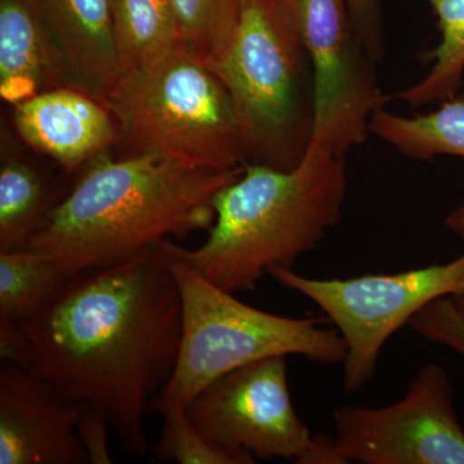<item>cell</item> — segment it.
<instances>
[{
    "label": "cell",
    "mask_w": 464,
    "mask_h": 464,
    "mask_svg": "<svg viewBox=\"0 0 464 464\" xmlns=\"http://www.w3.org/2000/svg\"><path fill=\"white\" fill-rule=\"evenodd\" d=\"M179 45L209 65L230 43L239 24L243 0H170Z\"/></svg>",
    "instance_id": "obj_20"
},
{
    "label": "cell",
    "mask_w": 464,
    "mask_h": 464,
    "mask_svg": "<svg viewBox=\"0 0 464 464\" xmlns=\"http://www.w3.org/2000/svg\"><path fill=\"white\" fill-rule=\"evenodd\" d=\"M408 326L424 340L447 347L464 359V314L453 297L431 302Z\"/></svg>",
    "instance_id": "obj_22"
},
{
    "label": "cell",
    "mask_w": 464,
    "mask_h": 464,
    "mask_svg": "<svg viewBox=\"0 0 464 464\" xmlns=\"http://www.w3.org/2000/svg\"><path fill=\"white\" fill-rule=\"evenodd\" d=\"M310 58L315 121L310 148L347 157L364 145L372 116L389 102L344 0H283Z\"/></svg>",
    "instance_id": "obj_8"
},
{
    "label": "cell",
    "mask_w": 464,
    "mask_h": 464,
    "mask_svg": "<svg viewBox=\"0 0 464 464\" xmlns=\"http://www.w3.org/2000/svg\"><path fill=\"white\" fill-rule=\"evenodd\" d=\"M371 134L414 160H464V94L442 101L424 114L409 116L380 109L372 116Z\"/></svg>",
    "instance_id": "obj_16"
},
{
    "label": "cell",
    "mask_w": 464,
    "mask_h": 464,
    "mask_svg": "<svg viewBox=\"0 0 464 464\" xmlns=\"http://www.w3.org/2000/svg\"><path fill=\"white\" fill-rule=\"evenodd\" d=\"M108 420L93 406L81 405L76 431L83 445L90 464H111L112 457L109 449Z\"/></svg>",
    "instance_id": "obj_24"
},
{
    "label": "cell",
    "mask_w": 464,
    "mask_h": 464,
    "mask_svg": "<svg viewBox=\"0 0 464 464\" xmlns=\"http://www.w3.org/2000/svg\"><path fill=\"white\" fill-rule=\"evenodd\" d=\"M65 195L32 159L3 150L0 164V252L26 248Z\"/></svg>",
    "instance_id": "obj_15"
},
{
    "label": "cell",
    "mask_w": 464,
    "mask_h": 464,
    "mask_svg": "<svg viewBox=\"0 0 464 464\" xmlns=\"http://www.w3.org/2000/svg\"><path fill=\"white\" fill-rule=\"evenodd\" d=\"M152 411L163 417L160 436L150 453L160 462L179 464H253L252 458L217 447L194 426L181 406L155 399Z\"/></svg>",
    "instance_id": "obj_21"
},
{
    "label": "cell",
    "mask_w": 464,
    "mask_h": 464,
    "mask_svg": "<svg viewBox=\"0 0 464 464\" xmlns=\"http://www.w3.org/2000/svg\"><path fill=\"white\" fill-rule=\"evenodd\" d=\"M243 169L105 152L82 169L26 248L52 256L72 277L130 261L172 237L209 230L217 192Z\"/></svg>",
    "instance_id": "obj_2"
},
{
    "label": "cell",
    "mask_w": 464,
    "mask_h": 464,
    "mask_svg": "<svg viewBox=\"0 0 464 464\" xmlns=\"http://www.w3.org/2000/svg\"><path fill=\"white\" fill-rule=\"evenodd\" d=\"M14 125L21 141L67 173L83 169L121 141V125L112 110L72 85L14 105Z\"/></svg>",
    "instance_id": "obj_12"
},
{
    "label": "cell",
    "mask_w": 464,
    "mask_h": 464,
    "mask_svg": "<svg viewBox=\"0 0 464 464\" xmlns=\"http://www.w3.org/2000/svg\"><path fill=\"white\" fill-rule=\"evenodd\" d=\"M111 12L123 75L157 65L179 47L170 0H111Z\"/></svg>",
    "instance_id": "obj_17"
},
{
    "label": "cell",
    "mask_w": 464,
    "mask_h": 464,
    "mask_svg": "<svg viewBox=\"0 0 464 464\" xmlns=\"http://www.w3.org/2000/svg\"><path fill=\"white\" fill-rule=\"evenodd\" d=\"M23 325L33 347L30 372L93 406L125 453L143 456L146 415L172 377L182 337L181 297L163 244L75 275Z\"/></svg>",
    "instance_id": "obj_1"
},
{
    "label": "cell",
    "mask_w": 464,
    "mask_h": 464,
    "mask_svg": "<svg viewBox=\"0 0 464 464\" xmlns=\"http://www.w3.org/2000/svg\"><path fill=\"white\" fill-rule=\"evenodd\" d=\"M338 464H464V429L450 378L430 362L386 406L343 405L333 413Z\"/></svg>",
    "instance_id": "obj_9"
},
{
    "label": "cell",
    "mask_w": 464,
    "mask_h": 464,
    "mask_svg": "<svg viewBox=\"0 0 464 464\" xmlns=\"http://www.w3.org/2000/svg\"><path fill=\"white\" fill-rule=\"evenodd\" d=\"M353 29L377 63L384 56L381 0H344Z\"/></svg>",
    "instance_id": "obj_23"
},
{
    "label": "cell",
    "mask_w": 464,
    "mask_h": 464,
    "mask_svg": "<svg viewBox=\"0 0 464 464\" xmlns=\"http://www.w3.org/2000/svg\"><path fill=\"white\" fill-rule=\"evenodd\" d=\"M105 103L121 125L119 157L152 154L210 169L248 166L227 88L181 45L157 65L121 76Z\"/></svg>",
    "instance_id": "obj_6"
},
{
    "label": "cell",
    "mask_w": 464,
    "mask_h": 464,
    "mask_svg": "<svg viewBox=\"0 0 464 464\" xmlns=\"http://www.w3.org/2000/svg\"><path fill=\"white\" fill-rule=\"evenodd\" d=\"M69 84L105 102L121 82L111 0H39Z\"/></svg>",
    "instance_id": "obj_13"
},
{
    "label": "cell",
    "mask_w": 464,
    "mask_h": 464,
    "mask_svg": "<svg viewBox=\"0 0 464 464\" xmlns=\"http://www.w3.org/2000/svg\"><path fill=\"white\" fill-rule=\"evenodd\" d=\"M346 157L308 148L292 170L249 164L213 199L215 222L199 248L167 240L174 256L228 292L257 286L274 268H293L340 224Z\"/></svg>",
    "instance_id": "obj_3"
},
{
    "label": "cell",
    "mask_w": 464,
    "mask_h": 464,
    "mask_svg": "<svg viewBox=\"0 0 464 464\" xmlns=\"http://www.w3.org/2000/svg\"><path fill=\"white\" fill-rule=\"evenodd\" d=\"M164 243L181 297L182 337L176 368L159 398L186 409L208 384L266 357L343 362L346 347L337 329L325 328L314 317L276 315L249 306L174 256Z\"/></svg>",
    "instance_id": "obj_5"
},
{
    "label": "cell",
    "mask_w": 464,
    "mask_h": 464,
    "mask_svg": "<svg viewBox=\"0 0 464 464\" xmlns=\"http://www.w3.org/2000/svg\"><path fill=\"white\" fill-rule=\"evenodd\" d=\"M70 279L41 250L0 252V317L21 324L33 319L53 304Z\"/></svg>",
    "instance_id": "obj_18"
},
{
    "label": "cell",
    "mask_w": 464,
    "mask_h": 464,
    "mask_svg": "<svg viewBox=\"0 0 464 464\" xmlns=\"http://www.w3.org/2000/svg\"><path fill=\"white\" fill-rule=\"evenodd\" d=\"M79 402L12 362L0 366V464H85Z\"/></svg>",
    "instance_id": "obj_11"
},
{
    "label": "cell",
    "mask_w": 464,
    "mask_h": 464,
    "mask_svg": "<svg viewBox=\"0 0 464 464\" xmlns=\"http://www.w3.org/2000/svg\"><path fill=\"white\" fill-rule=\"evenodd\" d=\"M445 225L453 234L464 239V203L449 213L447 219H445ZM454 301L457 302L458 307L464 314V297L454 298Z\"/></svg>",
    "instance_id": "obj_26"
},
{
    "label": "cell",
    "mask_w": 464,
    "mask_h": 464,
    "mask_svg": "<svg viewBox=\"0 0 464 464\" xmlns=\"http://www.w3.org/2000/svg\"><path fill=\"white\" fill-rule=\"evenodd\" d=\"M186 413L212 444L253 460L304 464L315 439L293 405L285 355L222 375L188 402Z\"/></svg>",
    "instance_id": "obj_10"
},
{
    "label": "cell",
    "mask_w": 464,
    "mask_h": 464,
    "mask_svg": "<svg viewBox=\"0 0 464 464\" xmlns=\"http://www.w3.org/2000/svg\"><path fill=\"white\" fill-rule=\"evenodd\" d=\"M230 93L249 164L292 170L315 121L310 58L283 0H243L226 50L208 65Z\"/></svg>",
    "instance_id": "obj_4"
},
{
    "label": "cell",
    "mask_w": 464,
    "mask_h": 464,
    "mask_svg": "<svg viewBox=\"0 0 464 464\" xmlns=\"http://www.w3.org/2000/svg\"><path fill=\"white\" fill-rule=\"evenodd\" d=\"M0 359L25 368L33 365L32 342L27 337L23 324L0 317Z\"/></svg>",
    "instance_id": "obj_25"
},
{
    "label": "cell",
    "mask_w": 464,
    "mask_h": 464,
    "mask_svg": "<svg viewBox=\"0 0 464 464\" xmlns=\"http://www.w3.org/2000/svg\"><path fill=\"white\" fill-rule=\"evenodd\" d=\"M268 275L310 299L340 333L346 347L343 389L356 392L373 378L386 342L439 298L464 297V253L447 264L395 274L314 279L293 268Z\"/></svg>",
    "instance_id": "obj_7"
},
{
    "label": "cell",
    "mask_w": 464,
    "mask_h": 464,
    "mask_svg": "<svg viewBox=\"0 0 464 464\" xmlns=\"http://www.w3.org/2000/svg\"><path fill=\"white\" fill-rule=\"evenodd\" d=\"M436 17L440 41L420 60L431 63L417 83L395 94L411 108L433 105L460 93L464 84V0H424Z\"/></svg>",
    "instance_id": "obj_19"
},
{
    "label": "cell",
    "mask_w": 464,
    "mask_h": 464,
    "mask_svg": "<svg viewBox=\"0 0 464 464\" xmlns=\"http://www.w3.org/2000/svg\"><path fill=\"white\" fill-rule=\"evenodd\" d=\"M69 84L39 0H0V96L17 105Z\"/></svg>",
    "instance_id": "obj_14"
}]
</instances>
